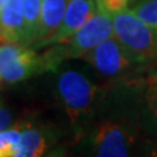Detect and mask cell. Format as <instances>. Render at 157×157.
Returning <instances> with one entry per match:
<instances>
[{
    "mask_svg": "<svg viewBox=\"0 0 157 157\" xmlns=\"http://www.w3.org/2000/svg\"><path fill=\"white\" fill-rule=\"evenodd\" d=\"M12 123V115L8 109L0 105V131L7 130Z\"/></svg>",
    "mask_w": 157,
    "mask_h": 157,
    "instance_id": "obj_16",
    "label": "cell"
},
{
    "mask_svg": "<svg viewBox=\"0 0 157 157\" xmlns=\"http://www.w3.org/2000/svg\"><path fill=\"white\" fill-rule=\"evenodd\" d=\"M96 0H68L63 21L47 45L66 43L96 12Z\"/></svg>",
    "mask_w": 157,
    "mask_h": 157,
    "instance_id": "obj_8",
    "label": "cell"
},
{
    "mask_svg": "<svg viewBox=\"0 0 157 157\" xmlns=\"http://www.w3.org/2000/svg\"><path fill=\"white\" fill-rule=\"evenodd\" d=\"M96 2L101 4L111 14H115L123 11V9H127V7L130 6V0H96Z\"/></svg>",
    "mask_w": 157,
    "mask_h": 157,
    "instance_id": "obj_15",
    "label": "cell"
},
{
    "mask_svg": "<svg viewBox=\"0 0 157 157\" xmlns=\"http://www.w3.org/2000/svg\"><path fill=\"white\" fill-rule=\"evenodd\" d=\"M56 93L73 127L82 128L93 122L101 105V90L86 71L68 67L58 72Z\"/></svg>",
    "mask_w": 157,
    "mask_h": 157,
    "instance_id": "obj_1",
    "label": "cell"
},
{
    "mask_svg": "<svg viewBox=\"0 0 157 157\" xmlns=\"http://www.w3.org/2000/svg\"><path fill=\"white\" fill-rule=\"evenodd\" d=\"M156 70H157V67H156Z\"/></svg>",
    "mask_w": 157,
    "mask_h": 157,
    "instance_id": "obj_19",
    "label": "cell"
},
{
    "mask_svg": "<svg viewBox=\"0 0 157 157\" xmlns=\"http://www.w3.org/2000/svg\"><path fill=\"white\" fill-rule=\"evenodd\" d=\"M137 123L124 118H106L93 124L85 144L92 155L104 157H124L134 152Z\"/></svg>",
    "mask_w": 157,
    "mask_h": 157,
    "instance_id": "obj_3",
    "label": "cell"
},
{
    "mask_svg": "<svg viewBox=\"0 0 157 157\" xmlns=\"http://www.w3.org/2000/svg\"><path fill=\"white\" fill-rule=\"evenodd\" d=\"M38 73H42L41 58L34 48L18 43L0 47V80L13 84Z\"/></svg>",
    "mask_w": 157,
    "mask_h": 157,
    "instance_id": "obj_5",
    "label": "cell"
},
{
    "mask_svg": "<svg viewBox=\"0 0 157 157\" xmlns=\"http://www.w3.org/2000/svg\"><path fill=\"white\" fill-rule=\"evenodd\" d=\"M20 137L21 131L17 127L0 131V157H11Z\"/></svg>",
    "mask_w": 157,
    "mask_h": 157,
    "instance_id": "obj_14",
    "label": "cell"
},
{
    "mask_svg": "<svg viewBox=\"0 0 157 157\" xmlns=\"http://www.w3.org/2000/svg\"><path fill=\"white\" fill-rule=\"evenodd\" d=\"M22 4L25 18V46L33 47L38 38L42 0H22Z\"/></svg>",
    "mask_w": 157,
    "mask_h": 157,
    "instance_id": "obj_12",
    "label": "cell"
},
{
    "mask_svg": "<svg viewBox=\"0 0 157 157\" xmlns=\"http://www.w3.org/2000/svg\"><path fill=\"white\" fill-rule=\"evenodd\" d=\"M137 2H140V0H130V4H132V6H134V4L137 3Z\"/></svg>",
    "mask_w": 157,
    "mask_h": 157,
    "instance_id": "obj_17",
    "label": "cell"
},
{
    "mask_svg": "<svg viewBox=\"0 0 157 157\" xmlns=\"http://www.w3.org/2000/svg\"><path fill=\"white\" fill-rule=\"evenodd\" d=\"M97 3V2H96ZM113 14L97 3L96 12L78 30L64 43L67 58H84L98 43L113 37Z\"/></svg>",
    "mask_w": 157,
    "mask_h": 157,
    "instance_id": "obj_4",
    "label": "cell"
},
{
    "mask_svg": "<svg viewBox=\"0 0 157 157\" xmlns=\"http://www.w3.org/2000/svg\"><path fill=\"white\" fill-rule=\"evenodd\" d=\"M84 60L89 63L100 76L109 80L124 78L126 73L136 67L115 37L98 43L84 56Z\"/></svg>",
    "mask_w": 157,
    "mask_h": 157,
    "instance_id": "obj_6",
    "label": "cell"
},
{
    "mask_svg": "<svg viewBox=\"0 0 157 157\" xmlns=\"http://www.w3.org/2000/svg\"><path fill=\"white\" fill-rule=\"evenodd\" d=\"M136 121L145 132L157 136V70L140 77Z\"/></svg>",
    "mask_w": 157,
    "mask_h": 157,
    "instance_id": "obj_7",
    "label": "cell"
},
{
    "mask_svg": "<svg viewBox=\"0 0 157 157\" xmlns=\"http://www.w3.org/2000/svg\"><path fill=\"white\" fill-rule=\"evenodd\" d=\"M113 32L136 66L157 63V28L143 21L132 9L113 14Z\"/></svg>",
    "mask_w": 157,
    "mask_h": 157,
    "instance_id": "obj_2",
    "label": "cell"
},
{
    "mask_svg": "<svg viewBox=\"0 0 157 157\" xmlns=\"http://www.w3.org/2000/svg\"><path fill=\"white\" fill-rule=\"evenodd\" d=\"M48 139L45 132L28 127L21 132L18 143L13 149L14 157H38L48 149Z\"/></svg>",
    "mask_w": 157,
    "mask_h": 157,
    "instance_id": "obj_11",
    "label": "cell"
},
{
    "mask_svg": "<svg viewBox=\"0 0 157 157\" xmlns=\"http://www.w3.org/2000/svg\"><path fill=\"white\" fill-rule=\"evenodd\" d=\"M68 0H42L41 22L37 42L33 48L45 47L55 32L59 29L66 13Z\"/></svg>",
    "mask_w": 157,
    "mask_h": 157,
    "instance_id": "obj_10",
    "label": "cell"
},
{
    "mask_svg": "<svg viewBox=\"0 0 157 157\" xmlns=\"http://www.w3.org/2000/svg\"><path fill=\"white\" fill-rule=\"evenodd\" d=\"M0 43H18L25 46L22 0H4L0 9Z\"/></svg>",
    "mask_w": 157,
    "mask_h": 157,
    "instance_id": "obj_9",
    "label": "cell"
},
{
    "mask_svg": "<svg viewBox=\"0 0 157 157\" xmlns=\"http://www.w3.org/2000/svg\"><path fill=\"white\" fill-rule=\"evenodd\" d=\"M3 4H4V0H0V9H2V7H3Z\"/></svg>",
    "mask_w": 157,
    "mask_h": 157,
    "instance_id": "obj_18",
    "label": "cell"
},
{
    "mask_svg": "<svg viewBox=\"0 0 157 157\" xmlns=\"http://www.w3.org/2000/svg\"><path fill=\"white\" fill-rule=\"evenodd\" d=\"M132 11L143 21L157 28V0H140L134 4Z\"/></svg>",
    "mask_w": 157,
    "mask_h": 157,
    "instance_id": "obj_13",
    "label": "cell"
}]
</instances>
